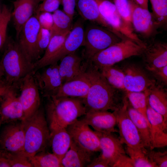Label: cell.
<instances>
[{
  "instance_id": "33",
  "label": "cell",
  "mask_w": 167,
  "mask_h": 167,
  "mask_svg": "<svg viewBox=\"0 0 167 167\" xmlns=\"http://www.w3.org/2000/svg\"><path fill=\"white\" fill-rule=\"evenodd\" d=\"M29 159L32 167H62L57 156L45 151L36 153Z\"/></svg>"
},
{
  "instance_id": "30",
  "label": "cell",
  "mask_w": 167,
  "mask_h": 167,
  "mask_svg": "<svg viewBox=\"0 0 167 167\" xmlns=\"http://www.w3.org/2000/svg\"><path fill=\"white\" fill-rule=\"evenodd\" d=\"M68 34L51 37L44 55L34 64L35 71L50 65L51 61L61 47Z\"/></svg>"
},
{
  "instance_id": "35",
  "label": "cell",
  "mask_w": 167,
  "mask_h": 167,
  "mask_svg": "<svg viewBox=\"0 0 167 167\" xmlns=\"http://www.w3.org/2000/svg\"><path fill=\"white\" fill-rule=\"evenodd\" d=\"M125 149L126 153L132 159L134 167H157L148 158L146 148H132L126 146Z\"/></svg>"
},
{
  "instance_id": "19",
  "label": "cell",
  "mask_w": 167,
  "mask_h": 167,
  "mask_svg": "<svg viewBox=\"0 0 167 167\" xmlns=\"http://www.w3.org/2000/svg\"><path fill=\"white\" fill-rule=\"evenodd\" d=\"M147 114L150 124L151 150L167 145V123L163 116L152 109L147 101Z\"/></svg>"
},
{
  "instance_id": "43",
  "label": "cell",
  "mask_w": 167,
  "mask_h": 167,
  "mask_svg": "<svg viewBox=\"0 0 167 167\" xmlns=\"http://www.w3.org/2000/svg\"><path fill=\"white\" fill-rule=\"evenodd\" d=\"M36 15L41 27L50 30L53 24L52 14L48 12H41Z\"/></svg>"
},
{
  "instance_id": "28",
  "label": "cell",
  "mask_w": 167,
  "mask_h": 167,
  "mask_svg": "<svg viewBox=\"0 0 167 167\" xmlns=\"http://www.w3.org/2000/svg\"><path fill=\"white\" fill-rule=\"evenodd\" d=\"M76 6L83 19L110 31L109 26L101 15L98 5L95 0H78Z\"/></svg>"
},
{
  "instance_id": "49",
  "label": "cell",
  "mask_w": 167,
  "mask_h": 167,
  "mask_svg": "<svg viewBox=\"0 0 167 167\" xmlns=\"http://www.w3.org/2000/svg\"><path fill=\"white\" fill-rule=\"evenodd\" d=\"M0 167H11L8 159L4 156H1V154L0 155Z\"/></svg>"
},
{
  "instance_id": "46",
  "label": "cell",
  "mask_w": 167,
  "mask_h": 167,
  "mask_svg": "<svg viewBox=\"0 0 167 167\" xmlns=\"http://www.w3.org/2000/svg\"><path fill=\"white\" fill-rule=\"evenodd\" d=\"M113 167H134L131 158L126 155H121L118 159Z\"/></svg>"
},
{
  "instance_id": "48",
  "label": "cell",
  "mask_w": 167,
  "mask_h": 167,
  "mask_svg": "<svg viewBox=\"0 0 167 167\" xmlns=\"http://www.w3.org/2000/svg\"><path fill=\"white\" fill-rule=\"evenodd\" d=\"M138 6L144 9H148V0H131Z\"/></svg>"
},
{
  "instance_id": "7",
  "label": "cell",
  "mask_w": 167,
  "mask_h": 167,
  "mask_svg": "<svg viewBox=\"0 0 167 167\" xmlns=\"http://www.w3.org/2000/svg\"><path fill=\"white\" fill-rule=\"evenodd\" d=\"M101 15L110 30L121 39H129L141 44L145 42L125 24L115 6L110 0H95Z\"/></svg>"
},
{
  "instance_id": "13",
  "label": "cell",
  "mask_w": 167,
  "mask_h": 167,
  "mask_svg": "<svg viewBox=\"0 0 167 167\" xmlns=\"http://www.w3.org/2000/svg\"><path fill=\"white\" fill-rule=\"evenodd\" d=\"M66 129L73 141L83 148L94 152L101 151L99 139L95 132L81 120H76Z\"/></svg>"
},
{
  "instance_id": "6",
  "label": "cell",
  "mask_w": 167,
  "mask_h": 167,
  "mask_svg": "<svg viewBox=\"0 0 167 167\" xmlns=\"http://www.w3.org/2000/svg\"><path fill=\"white\" fill-rule=\"evenodd\" d=\"M122 39L112 31L97 24H91L84 29V49L83 57L88 61L95 54Z\"/></svg>"
},
{
  "instance_id": "3",
  "label": "cell",
  "mask_w": 167,
  "mask_h": 167,
  "mask_svg": "<svg viewBox=\"0 0 167 167\" xmlns=\"http://www.w3.org/2000/svg\"><path fill=\"white\" fill-rule=\"evenodd\" d=\"M4 50L0 60L4 79L9 85L18 89L21 81L26 75L35 71L34 63L24 54L17 41L11 37L6 39Z\"/></svg>"
},
{
  "instance_id": "5",
  "label": "cell",
  "mask_w": 167,
  "mask_h": 167,
  "mask_svg": "<svg viewBox=\"0 0 167 167\" xmlns=\"http://www.w3.org/2000/svg\"><path fill=\"white\" fill-rule=\"evenodd\" d=\"M146 45V43L141 44L129 39H122L96 54L88 61L99 69L132 56L141 55Z\"/></svg>"
},
{
  "instance_id": "47",
  "label": "cell",
  "mask_w": 167,
  "mask_h": 167,
  "mask_svg": "<svg viewBox=\"0 0 167 167\" xmlns=\"http://www.w3.org/2000/svg\"><path fill=\"white\" fill-rule=\"evenodd\" d=\"M109 167L108 162L100 155L94 157L87 167Z\"/></svg>"
},
{
  "instance_id": "52",
  "label": "cell",
  "mask_w": 167,
  "mask_h": 167,
  "mask_svg": "<svg viewBox=\"0 0 167 167\" xmlns=\"http://www.w3.org/2000/svg\"><path fill=\"white\" fill-rule=\"evenodd\" d=\"M2 11V9L1 8L0 6V12H1Z\"/></svg>"
},
{
  "instance_id": "38",
  "label": "cell",
  "mask_w": 167,
  "mask_h": 167,
  "mask_svg": "<svg viewBox=\"0 0 167 167\" xmlns=\"http://www.w3.org/2000/svg\"><path fill=\"white\" fill-rule=\"evenodd\" d=\"M0 151L1 155L8 159L11 167H32L28 157L24 151L10 153Z\"/></svg>"
},
{
  "instance_id": "17",
  "label": "cell",
  "mask_w": 167,
  "mask_h": 167,
  "mask_svg": "<svg viewBox=\"0 0 167 167\" xmlns=\"http://www.w3.org/2000/svg\"><path fill=\"white\" fill-rule=\"evenodd\" d=\"M100 143L101 156L113 167L119 157L126 154L125 148L119 138L113 133H102L95 131Z\"/></svg>"
},
{
  "instance_id": "44",
  "label": "cell",
  "mask_w": 167,
  "mask_h": 167,
  "mask_svg": "<svg viewBox=\"0 0 167 167\" xmlns=\"http://www.w3.org/2000/svg\"><path fill=\"white\" fill-rule=\"evenodd\" d=\"M153 77L162 85L167 84V65L156 68L149 71Z\"/></svg>"
},
{
  "instance_id": "40",
  "label": "cell",
  "mask_w": 167,
  "mask_h": 167,
  "mask_svg": "<svg viewBox=\"0 0 167 167\" xmlns=\"http://www.w3.org/2000/svg\"><path fill=\"white\" fill-rule=\"evenodd\" d=\"M51 38L50 30L41 27L38 34L36 43V53L37 60L41 55L45 52Z\"/></svg>"
},
{
  "instance_id": "10",
  "label": "cell",
  "mask_w": 167,
  "mask_h": 167,
  "mask_svg": "<svg viewBox=\"0 0 167 167\" xmlns=\"http://www.w3.org/2000/svg\"><path fill=\"white\" fill-rule=\"evenodd\" d=\"M25 137L23 121L6 123L0 132V150L13 153L24 151Z\"/></svg>"
},
{
  "instance_id": "32",
  "label": "cell",
  "mask_w": 167,
  "mask_h": 167,
  "mask_svg": "<svg viewBox=\"0 0 167 167\" xmlns=\"http://www.w3.org/2000/svg\"><path fill=\"white\" fill-rule=\"evenodd\" d=\"M99 70L113 87L118 90L125 91L124 85L125 74L122 69L114 65L102 67Z\"/></svg>"
},
{
  "instance_id": "4",
  "label": "cell",
  "mask_w": 167,
  "mask_h": 167,
  "mask_svg": "<svg viewBox=\"0 0 167 167\" xmlns=\"http://www.w3.org/2000/svg\"><path fill=\"white\" fill-rule=\"evenodd\" d=\"M23 121L25 137L24 152L29 159L45 151L50 145V131L44 110L41 107Z\"/></svg>"
},
{
  "instance_id": "9",
  "label": "cell",
  "mask_w": 167,
  "mask_h": 167,
  "mask_svg": "<svg viewBox=\"0 0 167 167\" xmlns=\"http://www.w3.org/2000/svg\"><path fill=\"white\" fill-rule=\"evenodd\" d=\"M34 72L24 78L18 88L20 91L19 98L24 111V120L32 115L41 107L40 90L34 76Z\"/></svg>"
},
{
  "instance_id": "53",
  "label": "cell",
  "mask_w": 167,
  "mask_h": 167,
  "mask_svg": "<svg viewBox=\"0 0 167 167\" xmlns=\"http://www.w3.org/2000/svg\"><path fill=\"white\" fill-rule=\"evenodd\" d=\"M2 124L0 119V126H1V124Z\"/></svg>"
},
{
  "instance_id": "23",
  "label": "cell",
  "mask_w": 167,
  "mask_h": 167,
  "mask_svg": "<svg viewBox=\"0 0 167 167\" xmlns=\"http://www.w3.org/2000/svg\"><path fill=\"white\" fill-rule=\"evenodd\" d=\"M90 86L88 78L84 71L75 78L63 83L56 97H67L85 98L87 95Z\"/></svg>"
},
{
  "instance_id": "39",
  "label": "cell",
  "mask_w": 167,
  "mask_h": 167,
  "mask_svg": "<svg viewBox=\"0 0 167 167\" xmlns=\"http://www.w3.org/2000/svg\"><path fill=\"white\" fill-rule=\"evenodd\" d=\"M11 9L5 5L2 9V16L0 22V50L4 45L6 40L7 26L11 17Z\"/></svg>"
},
{
  "instance_id": "54",
  "label": "cell",
  "mask_w": 167,
  "mask_h": 167,
  "mask_svg": "<svg viewBox=\"0 0 167 167\" xmlns=\"http://www.w3.org/2000/svg\"></svg>"
},
{
  "instance_id": "2",
  "label": "cell",
  "mask_w": 167,
  "mask_h": 167,
  "mask_svg": "<svg viewBox=\"0 0 167 167\" xmlns=\"http://www.w3.org/2000/svg\"><path fill=\"white\" fill-rule=\"evenodd\" d=\"M47 98L45 115L50 131L66 128L86 113L82 99L56 96Z\"/></svg>"
},
{
  "instance_id": "26",
  "label": "cell",
  "mask_w": 167,
  "mask_h": 167,
  "mask_svg": "<svg viewBox=\"0 0 167 167\" xmlns=\"http://www.w3.org/2000/svg\"><path fill=\"white\" fill-rule=\"evenodd\" d=\"M147 101L149 105L161 115L167 123V93L165 89L156 83L147 90Z\"/></svg>"
},
{
  "instance_id": "41",
  "label": "cell",
  "mask_w": 167,
  "mask_h": 167,
  "mask_svg": "<svg viewBox=\"0 0 167 167\" xmlns=\"http://www.w3.org/2000/svg\"><path fill=\"white\" fill-rule=\"evenodd\" d=\"M146 153L148 158L157 167H167V152L156 151L147 149Z\"/></svg>"
},
{
  "instance_id": "15",
  "label": "cell",
  "mask_w": 167,
  "mask_h": 167,
  "mask_svg": "<svg viewBox=\"0 0 167 167\" xmlns=\"http://www.w3.org/2000/svg\"><path fill=\"white\" fill-rule=\"evenodd\" d=\"M47 66L41 73H34L39 90L46 98L55 96L63 84L58 63Z\"/></svg>"
},
{
  "instance_id": "25",
  "label": "cell",
  "mask_w": 167,
  "mask_h": 167,
  "mask_svg": "<svg viewBox=\"0 0 167 167\" xmlns=\"http://www.w3.org/2000/svg\"><path fill=\"white\" fill-rule=\"evenodd\" d=\"M58 64V70L63 83L72 80L83 71V59L75 52L62 58Z\"/></svg>"
},
{
  "instance_id": "12",
  "label": "cell",
  "mask_w": 167,
  "mask_h": 167,
  "mask_svg": "<svg viewBox=\"0 0 167 167\" xmlns=\"http://www.w3.org/2000/svg\"><path fill=\"white\" fill-rule=\"evenodd\" d=\"M130 1L132 9L131 24L134 31L145 39L148 40L153 37L157 33V29L159 27L152 13L148 10L143 8L131 0Z\"/></svg>"
},
{
  "instance_id": "34",
  "label": "cell",
  "mask_w": 167,
  "mask_h": 167,
  "mask_svg": "<svg viewBox=\"0 0 167 167\" xmlns=\"http://www.w3.org/2000/svg\"><path fill=\"white\" fill-rule=\"evenodd\" d=\"M126 95L130 105L143 115L150 128L147 114V91L140 92L126 91Z\"/></svg>"
},
{
  "instance_id": "50",
  "label": "cell",
  "mask_w": 167,
  "mask_h": 167,
  "mask_svg": "<svg viewBox=\"0 0 167 167\" xmlns=\"http://www.w3.org/2000/svg\"><path fill=\"white\" fill-rule=\"evenodd\" d=\"M4 76V72L3 68L0 63V81L2 76Z\"/></svg>"
},
{
  "instance_id": "8",
  "label": "cell",
  "mask_w": 167,
  "mask_h": 167,
  "mask_svg": "<svg viewBox=\"0 0 167 167\" xmlns=\"http://www.w3.org/2000/svg\"><path fill=\"white\" fill-rule=\"evenodd\" d=\"M128 101L126 95L123 104L119 109L113 111L119 129V137L122 144L132 148H145L138 129L129 116L127 111Z\"/></svg>"
},
{
  "instance_id": "27",
  "label": "cell",
  "mask_w": 167,
  "mask_h": 167,
  "mask_svg": "<svg viewBox=\"0 0 167 167\" xmlns=\"http://www.w3.org/2000/svg\"><path fill=\"white\" fill-rule=\"evenodd\" d=\"M73 139L66 128L50 131V145L52 153L61 160L69 149Z\"/></svg>"
},
{
  "instance_id": "21",
  "label": "cell",
  "mask_w": 167,
  "mask_h": 167,
  "mask_svg": "<svg viewBox=\"0 0 167 167\" xmlns=\"http://www.w3.org/2000/svg\"><path fill=\"white\" fill-rule=\"evenodd\" d=\"M81 120L95 131L102 133L118 132L115 128L117 119L113 112L108 111H92L86 113Z\"/></svg>"
},
{
  "instance_id": "22",
  "label": "cell",
  "mask_w": 167,
  "mask_h": 167,
  "mask_svg": "<svg viewBox=\"0 0 167 167\" xmlns=\"http://www.w3.org/2000/svg\"><path fill=\"white\" fill-rule=\"evenodd\" d=\"M44 0H16L13 2L14 10L11 13L17 39L22 28L34 15L41 2Z\"/></svg>"
},
{
  "instance_id": "20",
  "label": "cell",
  "mask_w": 167,
  "mask_h": 167,
  "mask_svg": "<svg viewBox=\"0 0 167 167\" xmlns=\"http://www.w3.org/2000/svg\"><path fill=\"white\" fill-rule=\"evenodd\" d=\"M148 71L167 65V44L158 41L146 43L141 55Z\"/></svg>"
},
{
  "instance_id": "31",
  "label": "cell",
  "mask_w": 167,
  "mask_h": 167,
  "mask_svg": "<svg viewBox=\"0 0 167 167\" xmlns=\"http://www.w3.org/2000/svg\"><path fill=\"white\" fill-rule=\"evenodd\" d=\"M52 14L53 24L50 30L51 37L68 34L72 26L73 19L63 11L58 9Z\"/></svg>"
},
{
  "instance_id": "45",
  "label": "cell",
  "mask_w": 167,
  "mask_h": 167,
  "mask_svg": "<svg viewBox=\"0 0 167 167\" xmlns=\"http://www.w3.org/2000/svg\"><path fill=\"white\" fill-rule=\"evenodd\" d=\"M63 11L73 19L76 6V0H61Z\"/></svg>"
},
{
  "instance_id": "16",
  "label": "cell",
  "mask_w": 167,
  "mask_h": 167,
  "mask_svg": "<svg viewBox=\"0 0 167 167\" xmlns=\"http://www.w3.org/2000/svg\"><path fill=\"white\" fill-rule=\"evenodd\" d=\"M125 74L124 85L125 91L145 92L156 83L144 70L138 65L129 64L122 68Z\"/></svg>"
},
{
  "instance_id": "1",
  "label": "cell",
  "mask_w": 167,
  "mask_h": 167,
  "mask_svg": "<svg viewBox=\"0 0 167 167\" xmlns=\"http://www.w3.org/2000/svg\"><path fill=\"white\" fill-rule=\"evenodd\" d=\"M83 68L90 82L87 95L82 99L86 113L108 110L114 111L120 109L123 105L125 96H121L118 89L109 84L91 62L84 61Z\"/></svg>"
},
{
  "instance_id": "29",
  "label": "cell",
  "mask_w": 167,
  "mask_h": 167,
  "mask_svg": "<svg viewBox=\"0 0 167 167\" xmlns=\"http://www.w3.org/2000/svg\"><path fill=\"white\" fill-rule=\"evenodd\" d=\"M127 111L129 116L138 129L144 147L151 150L150 128L145 118L131 106L129 101Z\"/></svg>"
},
{
  "instance_id": "51",
  "label": "cell",
  "mask_w": 167,
  "mask_h": 167,
  "mask_svg": "<svg viewBox=\"0 0 167 167\" xmlns=\"http://www.w3.org/2000/svg\"><path fill=\"white\" fill-rule=\"evenodd\" d=\"M1 16H2V11L1 12H0V22L1 18Z\"/></svg>"
},
{
  "instance_id": "11",
  "label": "cell",
  "mask_w": 167,
  "mask_h": 167,
  "mask_svg": "<svg viewBox=\"0 0 167 167\" xmlns=\"http://www.w3.org/2000/svg\"><path fill=\"white\" fill-rule=\"evenodd\" d=\"M41 26L37 16H32L22 27L17 41L28 60L34 63L37 60L36 43Z\"/></svg>"
},
{
  "instance_id": "36",
  "label": "cell",
  "mask_w": 167,
  "mask_h": 167,
  "mask_svg": "<svg viewBox=\"0 0 167 167\" xmlns=\"http://www.w3.org/2000/svg\"><path fill=\"white\" fill-rule=\"evenodd\" d=\"M152 13L159 27H165L167 24V0H150Z\"/></svg>"
},
{
  "instance_id": "37",
  "label": "cell",
  "mask_w": 167,
  "mask_h": 167,
  "mask_svg": "<svg viewBox=\"0 0 167 167\" xmlns=\"http://www.w3.org/2000/svg\"><path fill=\"white\" fill-rule=\"evenodd\" d=\"M130 0H113L118 12L125 24L134 31L131 24L132 9Z\"/></svg>"
},
{
  "instance_id": "14",
  "label": "cell",
  "mask_w": 167,
  "mask_h": 167,
  "mask_svg": "<svg viewBox=\"0 0 167 167\" xmlns=\"http://www.w3.org/2000/svg\"><path fill=\"white\" fill-rule=\"evenodd\" d=\"M17 88L12 87L0 96V119L2 124L24 119V113Z\"/></svg>"
},
{
  "instance_id": "24",
  "label": "cell",
  "mask_w": 167,
  "mask_h": 167,
  "mask_svg": "<svg viewBox=\"0 0 167 167\" xmlns=\"http://www.w3.org/2000/svg\"><path fill=\"white\" fill-rule=\"evenodd\" d=\"M94 153L83 148L73 141L61 160L62 167H87L95 157Z\"/></svg>"
},
{
  "instance_id": "18",
  "label": "cell",
  "mask_w": 167,
  "mask_h": 167,
  "mask_svg": "<svg viewBox=\"0 0 167 167\" xmlns=\"http://www.w3.org/2000/svg\"><path fill=\"white\" fill-rule=\"evenodd\" d=\"M84 29L82 20H78L73 25L61 47L52 59L50 65L58 63L66 55L76 52L80 47L84 46Z\"/></svg>"
},
{
  "instance_id": "42",
  "label": "cell",
  "mask_w": 167,
  "mask_h": 167,
  "mask_svg": "<svg viewBox=\"0 0 167 167\" xmlns=\"http://www.w3.org/2000/svg\"><path fill=\"white\" fill-rule=\"evenodd\" d=\"M61 0H44L39 5L34 15L41 12H53L58 9Z\"/></svg>"
}]
</instances>
